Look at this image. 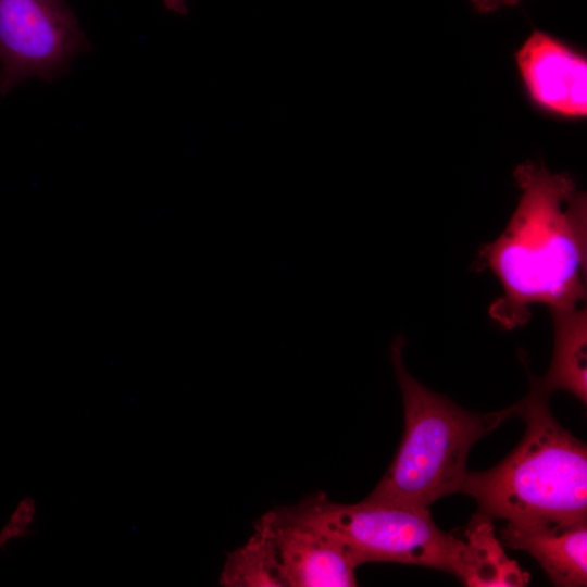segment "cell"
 Here are the masks:
<instances>
[{
  "label": "cell",
  "mask_w": 587,
  "mask_h": 587,
  "mask_svg": "<svg viewBox=\"0 0 587 587\" xmlns=\"http://www.w3.org/2000/svg\"><path fill=\"white\" fill-rule=\"evenodd\" d=\"M166 8L173 10L174 12L186 14L187 8L185 0H164Z\"/></svg>",
  "instance_id": "cell-13"
},
{
  "label": "cell",
  "mask_w": 587,
  "mask_h": 587,
  "mask_svg": "<svg viewBox=\"0 0 587 587\" xmlns=\"http://www.w3.org/2000/svg\"><path fill=\"white\" fill-rule=\"evenodd\" d=\"M516 57L523 80L538 104L562 115H586L585 58L541 32H534Z\"/></svg>",
  "instance_id": "cell-7"
},
{
  "label": "cell",
  "mask_w": 587,
  "mask_h": 587,
  "mask_svg": "<svg viewBox=\"0 0 587 587\" xmlns=\"http://www.w3.org/2000/svg\"><path fill=\"white\" fill-rule=\"evenodd\" d=\"M514 177L522 191L504 230L478 252L502 295L489 307L503 329L525 325L530 307L571 308L586 301L587 198L565 173L524 163Z\"/></svg>",
  "instance_id": "cell-1"
},
{
  "label": "cell",
  "mask_w": 587,
  "mask_h": 587,
  "mask_svg": "<svg viewBox=\"0 0 587 587\" xmlns=\"http://www.w3.org/2000/svg\"><path fill=\"white\" fill-rule=\"evenodd\" d=\"M276 549L285 587L357 586L358 565L330 535L277 507L262 517Z\"/></svg>",
  "instance_id": "cell-6"
},
{
  "label": "cell",
  "mask_w": 587,
  "mask_h": 587,
  "mask_svg": "<svg viewBox=\"0 0 587 587\" xmlns=\"http://www.w3.org/2000/svg\"><path fill=\"white\" fill-rule=\"evenodd\" d=\"M553 323L554 347L547 374L535 380L550 395L565 390L587 402V311L583 304L550 309Z\"/></svg>",
  "instance_id": "cell-10"
},
{
  "label": "cell",
  "mask_w": 587,
  "mask_h": 587,
  "mask_svg": "<svg viewBox=\"0 0 587 587\" xmlns=\"http://www.w3.org/2000/svg\"><path fill=\"white\" fill-rule=\"evenodd\" d=\"M501 542L532 554L561 587L587 584V521L558 524L508 522Z\"/></svg>",
  "instance_id": "cell-8"
},
{
  "label": "cell",
  "mask_w": 587,
  "mask_h": 587,
  "mask_svg": "<svg viewBox=\"0 0 587 587\" xmlns=\"http://www.w3.org/2000/svg\"><path fill=\"white\" fill-rule=\"evenodd\" d=\"M288 508L330 535L358 566L395 562L451 573L460 538L437 527L428 508L367 498L354 504L336 503L322 491Z\"/></svg>",
  "instance_id": "cell-4"
},
{
  "label": "cell",
  "mask_w": 587,
  "mask_h": 587,
  "mask_svg": "<svg viewBox=\"0 0 587 587\" xmlns=\"http://www.w3.org/2000/svg\"><path fill=\"white\" fill-rule=\"evenodd\" d=\"M530 390L516 403L526 423L515 449L496 466L469 472L460 492L479 511L517 524L587 521V447L565 429L528 371Z\"/></svg>",
  "instance_id": "cell-2"
},
{
  "label": "cell",
  "mask_w": 587,
  "mask_h": 587,
  "mask_svg": "<svg viewBox=\"0 0 587 587\" xmlns=\"http://www.w3.org/2000/svg\"><path fill=\"white\" fill-rule=\"evenodd\" d=\"M89 47L66 0H0V95L58 79Z\"/></svg>",
  "instance_id": "cell-5"
},
{
  "label": "cell",
  "mask_w": 587,
  "mask_h": 587,
  "mask_svg": "<svg viewBox=\"0 0 587 587\" xmlns=\"http://www.w3.org/2000/svg\"><path fill=\"white\" fill-rule=\"evenodd\" d=\"M521 0H471L474 8L480 13H489L502 7L513 5Z\"/></svg>",
  "instance_id": "cell-12"
},
{
  "label": "cell",
  "mask_w": 587,
  "mask_h": 587,
  "mask_svg": "<svg viewBox=\"0 0 587 587\" xmlns=\"http://www.w3.org/2000/svg\"><path fill=\"white\" fill-rule=\"evenodd\" d=\"M451 574L470 587H523L530 579L529 573L507 555L491 517L480 511L464 528Z\"/></svg>",
  "instance_id": "cell-9"
},
{
  "label": "cell",
  "mask_w": 587,
  "mask_h": 587,
  "mask_svg": "<svg viewBox=\"0 0 587 587\" xmlns=\"http://www.w3.org/2000/svg\"><path fill=\"white\" fill-rule=\"evenodd\" d=\"M220 584L230 587H284L276 549L261 517L255 522L248 541L227 554Z\"/></svg>",
  "instance_id": "cell-11"
},
{
  "label": "cell",
  "mask_w": 587,
  "mask_h": 587,
  "mask_svg": "<svg viewBox=\"0 0 587 587\" xmlns=\"http://www.w3.org/2000/svg\"><path fill=\"white\" fill-rule=\"evenodd\" d=\"M404 338L390 346V360L401 390L404 434L397 454L367 499L428 508L437 499L460 492L469 473L472 446L505 419L516 403L500 411L465 410L416 380L402 358Z\"/></svg>",
  "instance_id": "cell-3"
}]
</instances>
